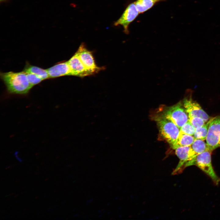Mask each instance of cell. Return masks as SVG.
I'll return each mask as SVG.
<instances>
[{
  "mask_svg": "<svg viewBox=\"0 0 220 220\" xmlns=\"http://www.w3.org/2000/svg\"><path fill=\"white\" fill-rule=\"evenodd\" d=\"M72 75L83 77L92 75L82 64L75 53L68 61Z\"/></svg>",
  "mask_w": 220,
  "mask_h": 220,
  "instance_id": "10",
  "label": "cell"
},
{
  "mask_svg": "<svg viewBox=\"0 0 220 220\" xmlns=\"http://www.w3.org/2000/svg\"><path fill=\"white\" fill-rule=\"evenodd\" d=\"M189 120L196 129L197 127L204 125L205 123L204 121L201 118L197 117H189Z\"/></svg>",
  "mask_w": 220,
  "mask_h": 220,
  "instance_id": "19",
  "label": "cell"
},
{
  "mask_svg": "<svg viewBox=\"0 0 220 220\" xmlns=\"http://www.w3.org/2000/svg\"><path fill=\"white\" fill-rule=\"evenodd\" d=\"M0 77L7 91L10 94H26L33 87L28 81L26 72L24 71L1 72Z\"/></svg>",
  "mask_w": 220,
  "mask_h": 220,
  "instance_id": "1",
  "label": "cell"
},
{
  "mask_svg": "<svg viewBox=\"0 0 220 220\" xmlns=\"http://www.w3.org/2000/svg\"><path fill=\"white\" fill-rule=\"evenodd\" d=\"M26 73L34 74L41 78L43 80L49 79L47 69H44L37 66L30 64L27 62L23 71Z\"/></svg>",
  "mask_w": 220,
  "mask_h": 220,
  "instance_id": "12",
  "label": "cell"
},
{
  "mask_svg": "<svg viewBox=\"0 0 220 220\" xmlns=\"http://www.w3.org/2000/svg\"><path fill=\"white\" fill-rule=\"evenodd\" d=\"M206 139L207 149L211 151L220 147V116L210 119Z\"/></svg>",
  "mask_w": 220,
  "mask_h": 220,
  "instance_id": "4",
  "label": "cell"
},
{
  "mask_svg": "<svg viewBox=\"0 0 220 220\" xmlns=\"http://www.w3.org/2000/svg\"><path fill=\"white\" fill-rule=\"evenodd\" d=\"M165 0H136L135 3L140 13H143L152 8L157 3Z\"/></svg>",
  "mask_w": 220,
  "mask_h": 220,
  "instance_id": "13",
  "label": "cell"
},
{
  "mask_svg": "<svg viewBox=\"0 0 220 220\" xmlns=\"http://www.w3.org/2000/svg\"><path fill=\"white\" fill-rule=\"evenodd\" d=\"M204 141L201 139L195 138L191 145L193 151L197 155L208 150L206 144Z\"/></svg>",
  "mask_w": 220,
  "mask_h": 220,
  "instance_id": "16",
  "label": "cell"
},
{
  "mask_svg": "<svg viewBox=\"0 0 220 220\" xmlns=\"http://www.w3.org/2000/svg\"><path fill=\"white\" fill-rule=\"evenodd\" d=\"M175 150L179 161L172 173L173 174L178 173L182 168L195 164V159L197 155L191 146L179 147Z\"/></svg>",
  "mask_w": 220,
  "mask_h": 220,
  "instance_id": "3",
  "label": "cell"
},
{
  "mask_svg": "<svg viewBox=\"0 0 220 220\" xmlns=\"http://www.w3.org/2000/svg\"><path fill=\"white\" fill-rule=\"evenodd\" d=\"M76 53L85 67L92 75L105 68L96 65L92 52L87 49L84 43L81 44Z\"/></svg>",
  "mask_w": 220,
  "mask_h": 220,
  "instance_id": "7",
  "label": "cell"
},
{
  "mask_svg": "<svg viewBox=\"0 0 220 220\" xmlns=\"http://www.w3.org/2000/svg\"><path fill=\"white\" fill-rule=\"evenodd\" d=\"M180 102L167 108L163 115L170 120L180 129L189 119V116Z\"/></svg>",
  "mask_w": 220,
  "mask_h": 220,
  "instance_id": "5",
  "label": "cell"
},
{
  "mask_svg": "<svg viewBox=\"0 0 220 220\" xmlns=\"http://www.w3.org/2000/svg\"><path fill=\"white\" fill-rule=\"evenodd\" d=\"M155 119L161 135L174 149L180 134V129L162 115L156 117Z\"/></svg>",
  "mask_w": 220,
  "mask_h": 220,
  "instance_id": "2",
  "label": "cell"
},
{
  "mask_svg": "<svg viewBox=\"0 0 220 220\" xmlns=\"http://www.w3.org/2000/svg\"><path fill=\"white\" fill-rule=\"evenodd\" d=\"M195 129L188 120L180 128V132L193 136L195 131Z\"/></svg>",
  "mask_w": 220,
  "mask_h": 220,
  "instance_id": "17",
  "label": "cell"
},
{
  "mask_svg": "<svg viewBox=\"0 0 220 220\" xmlns=\"http://www.w3.org/2000/svg\"><path fill=\"white\" fill-rule=\"evenodd\" d=\"M211 152L207 150L198 155L195 159V165L209 176L214 183L218 185L220 178L215 173L213 167L211 160Z\"/></svg>",
  "mask_w": 220,
  "mask_h": 220,
  "instance_id": "6",
  "label": "cell"
},
{
  "mask_svg": "<svg viewBox=\"0 0 220 220\" xmlns=\"http://www.w3.org/2000/svg\"><path fill=\"white\" fill-rule=\"evenodd\" d=\"M49 78L72 75V72L67 61L59 62L47 69Z\"/></svg>",
  "mask_w": 220,
  "mask_h": 220,
  "instance_id": "11",
  "label": "cell"
},
{
  "mask_svg": "<svg viewBox=\"0 0 220 220\" xmlns=\"http://www.w3.org/2000/svg\"><path fill=\"white\" fill-rule=\"evenodd\" d=\"M209 123V121H208L203 126L197 127L196 128L195 131L193 135L195 138L200 139L203 141L206 140L207 134Z\"/></svg>",
  "mask_w": 220,
  "mask_h": 220,
  "instance_id": "15",
  "label": "cell"
},
{
  "mask_svg": "<svg viewBox=\"0 0 220 220\" xmlns=\"http://www.w3.org/2000/svg\"><path fill=\"white\" fill-rule=\"evenodd\" d=\"M183 106L188 113L189 117H197L202 118L206 122L210 117L196 102L191 97L185 98L183 101Z\"/></svg>",
  "mask_w": 220,
  "mask_h": 220,
  "instance_id": "9",
  "label": "cell"
},
{
  "mask_svg": "<svg viewBox=\"0 0 220 220\" xmlns=\"http://www.w3.org/2000/svg\"><path fill=\"white\" fill-rule=\"evenodd\" d=\"M139 14L134 2H132L128 5L119 18L114 22L113 25L115 26H122L123 31L128 34L129 33V25L136 19Z\"/></svg>",
  "mask_w": 220,
  "mask_h": 220,
  "instance_id": "8",
  "label": "cell"
},
{
  "mask_svg": "<svg viewBox=\"0 0 220 220\" xmlns=\"http://www.w3.org/2000/svg\"><path fill=\"white\" fill-rule=\"evenodd\" d=\"M7 0H0V2H5L6 1H7Z\"/></svg>",
  "mask_w": 220,
  "mask_h": 220,
  "instance_id": "20",
  "label": "cell"
},
{
  "mask_svg": "<svg viewBox=\"0 0 220 220\" xmlns=\"http://www.w3.org/2000/svg\"><path fill=\"white\" fill-rule=\"evenodd\" d=\"M26 73L29 82L33 87L43 81L41 78L34 74Z\"/></svg>",
  "mask_w": 220,
  "mask_h": 220,
  "instance_id": "18",
  "label": "cell"
},
{
  "mask_svg": "<svg viewBox=\"0 0 220 220\" xmlns=\"http://www.w3.org/2000/svg\"><path fill=\"white\" fill-rule=\"evenodd\" d=\"M195 139L193 136L180 132L177 143L174 149L179 147L191 146Z\"/></svg>",
  "mask_w": 220,
  "mask_h": 220,
  "instance_id": "14",
  "label": "cell"
}]
</instances>
